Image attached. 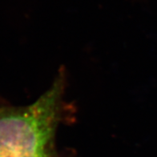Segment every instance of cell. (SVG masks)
Wrapping results in <instances>:
<instances>
[{
	"mask_svg": "<svg viewBox=\"0 0 157 157\" xmlns=\"http://www.w3.org/2000/svg\"><path fill=\"white\" fill-rule=\"evenodd\" d=\"M63 88L60 76L33 104L0 109V157H59L54 137Z\"/></svg>",
	"mask_w": 157,
	"mask_h": 157,
	"instance_id": "6da1fadb",
	"label": "cell"
}]
</instances>
